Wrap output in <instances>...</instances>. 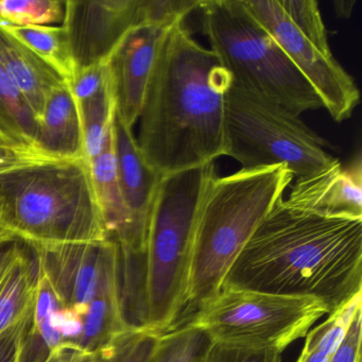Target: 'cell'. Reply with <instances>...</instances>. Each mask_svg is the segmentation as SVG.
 Returning <instances> with one entry per match:
<instances>
[{
    "label": "cell",
    "instance_id": "25",
    "mask_svg": "<svg viewBox=\"0 0 362 362\" xmlns=\"http://www.w3.org/2000/svg\"><path fill=\"white\" fill-rule=\"evenodd\" d=\"M209 343L201 330L185 323L162 334L158 351L150 362H192L206 353Z\"/></svg>",
    "mask_w": 362,
    "mask_h": 362
},
{
    "label": "cell",
    "instance_id": "36",
    "mask_svg": "<svg viewBox=\"0 0 362 362\" xmlns=\"http://www.w3.org/2000/svg\"><path fill=\"white\" fill-rule=\"evenodd\" d=\"M359 362H361V360H360V361H359Z\"/></svg>",
    "mask_w": 362,
    "mask_h": 362
},
{
    "label": "cell",
    "instance_id": "30",
    "mask_svg": "<svg viewBox=\"0 0 362 362\" xmlns=\"http://www.w3.org/2000/svg\"><path fill=\"white\" fill-rule=\"evenodd\" d=\"M26 245V243L21 239H14L0 245V285L20 257L21 254L24 252Z\"/></svg>",
    "mask_w": 362,
    "mask_h": 362
},
{
    "label": "cell",
    "instance_id": "34",
    "mask_svg": "<svg viewBox=\"0 0 362 362\" xmlns=\"http://www.w3.org/2000/svg\"><path fill=\"white\" fill-rule=\"evenodd\" d=\"M14 239L18 238L0 220V245H3L7 241L14 240Z\"/></svg>",
    "mask_w": 362,
    "mask_h": 362
},
{
    "label": "cell",
    "instance_id": "24",
    "mask_svg": "<svg viewBox=\"0 0 362 362\" xmlns=\"http://www.w3.org/2000/svg\"><path fill=\"white\" fill-rule=\"evenodd\" d=\"M65 1L0 0V22L14 26H48L63 23Z\"/></svg>",
    "mask_w": 362,
    "mask_h": 362
},
{
    "label": "cell",
    "instance_id": "22",
    "mask_svg": "<svg viewBox=\"0 0 362 362\" xmlns=\"http://www.w3.org/2000/svg\"><path fill=\"white\" fill-rule=\"evenodd\" d=\"M362 293L306 334L304 347L296 362H329L346 334L347 328L358 309L362 308Z\"/></svg>",
    "mask_w": 362,
    "mask_h": 362
},
{
    "label": "cell",
    "instance_id": "17",
    "mask_svg": "<svg viewBox=\"0 0 362 362\" xmlns=\"http://www.w3.org/2000/svg\"><path fill=\"white\" fill-rule=\"evenodd\" d=\"M62 317V303L37 264L35 306L23 340L20 362H45L54 349L64 346Z\"/></svg>",
    "mask_w": 362,
    "mask_h": 362
},
{
    "label": "cell",
    "instance_id": "5",
    "mask_svg": "<svg viewBox=\"0 0 362 362\" xmlns=\"http://www.w3.org/2000/svg\"><path fill=\"white\" fill-rule=\"evenodd\" d=\"M215 165L166 175L154 196L144 266L143 328L170 332L187 306L199 209Z\"/></svg>",
    "mask_w": 362,
    "mask_h": 362
},
{
    "label": "cell",
    "instance_id": "13",
    "mask_svg": "<svg viewBox=\"0 0 362 362\" xmlns=\"http://www.w3.org/2000/svg\"><path fill=\"white\" fill-rule=\"evenodd\" d=\"M285 202L293 209L329 218L362 219L361 153L343 167L336 162L296 177Z\"/></svg>",
    "mask_w": 362,
    "mask_h": 362
},
{
    "label": "cell",
    "instance_id": "11",
    "mask_svg": "<svg viewBox=\"0 0 362 362\" xmlns=\"http://www.w3.org/2000/svg\"><path fill=\"white\" fill-rule=\"evenodd\" d=\"M141 25H147L145 0L65 1L62 27L77 69L105 64L124 37Z\"/></svg>",
    "mask_w": 362,
    "mask_h": 362
},
{
    "label": "cell",
    "instance_id": "19",
    "mask_svg": "<svg viewBox=\"0 0 362 362\" xmlns=\"http://www.w3.org/2000/svg\"><path fill=\"white\" fill-rule=\"evenodd\" d=\"M37 284V255L27 245L0 285V336L33 313Z\"/></svg>",
    "mask_w": 362,
    "mask_h": 362
},
{
    "label": "cell",
    "instance_id": "7",
    "mask_svg": "<svg viewBox=\"0 0 362 362\" xmlns=\"http://www.w3.org/2000/svg\"><path fill=\"white\" fill-rule=\"evenodd\" d=\"M226 156L243 169L286 166L306 177L338 162L328 144L300 116L234 86L226 95Z\"/></svg>",
    "mask_w": 362,
    "mask_h": 362
},
{
    "label": "cell",
    "instance_id": "9",
    "mask_svg": "<svg viewBox=\"0 0 362 362\" xmlns=\"http://www.w3.org/2000/svg\"><path fill=\"white\" fill-rule=\"evenodd\" d=\"M243 4L313 86L332 119H349L359 105V90L332 54L317 1L243 0Z\"/></svg>",
    "mask_w": 362,
    "mask_h": 362
},
{
    "label": "cell",
    "instance_id": "8",
    "mask_svg": "<svg viewBox=\"0 0 362 362\" xmlns=\"http://www.w3.org/2000/svg\"><path fill=\"white\" fill-rule=\"evenodd\" d=\"M329 309L319 298L223 285L186 322L211 343L281 353L306 337Z\"/></svg>",
    "mask_w": 362,
    "mask_h": 362
},
{
    "label": "cell",
    "instance_id": "1",
    "mask_svg": "<svg viewBox=\"0 0 362 362\" xmlns=\"http://www.w3.org/2000/svg\"><path fill=\"white\" fill-rule=\"evenodd\" d=\"M228 71L184 22L165 35L139 115V150L160 177L226 156Z\"/></svg>",
    "mask_w": 362,
    "mask_h": 362
},
{
    "label": "cell",
    "instance_id": "29",
    "mask_svg": "<svg viewBox=\"0 0 362 362\" xmlns=\"http://www.w3.org/2000/svg\"><path fill=\"white\" fill-rule=\"evenodd\" d=\"M31 315L0 336V362H20L22 343Z\"/></svg>",
    "mask_w": 362,
    "mask_h": 362
},
{
    "label": "cell",
    "instance_id": "33",
    "mask_svg": "<svg viewBox=\"0 0 362 362\" xmlns=\"http://www.w3.org/2000/svg\"><path fill=\"white\" fill-rule=\"evenodd\" d=\"M355 1H334V6L337 13L343 18H349L351 16Z\"/></svg>",
    "mask_w": 362,
    "mask_h": 362
},
{
    "label": "cell",
    "instance_id": "6",
    "mask_svg": "<svg viewBox=\"0 0 362 362\" xmlns=\"http://www.w3.org/2000/svg\"><path fill=\"white\" fill-rule=\"evenodd\" d=\"M203 33L232 84L300 116L321 98L243 0H201Z\"/></svg>",
    "mask_w": 362,
    "mask_h": 362
},
{
    "label": "cell",
    "instance_id": "15",
    "mask_svg": "<svg viewBox=\"0 0 362 362\" xmlns=\"http://www.w3.org/2000/svg\"><path fill=\"white\" fill-rule=\"evenodd\" d=\"M37 145L50 160H86L79 109L67 82L47 97L37 120Z\"/></svg>",
    "mask_w": 362,
    "mask_h": 362
},
{
    "label": "cell",
    "instance_id": "32",
    "mask_svg": "<svg viewBox=\"0 0 362 362\" xmlns=\"http://www.w3.org/2000/svg\"><path fill=\"white\" fill-rule=\"evenodd\" d=\"M47 162V160H46ZM40 163L39 160H33L28 156L18 153L16 150L11 149L7 145L0 141V171L6 169L16 168L24 165Z\"/></svg>",
    "mask_w": 362,
    "mask_h": 362
},
{
    "label": "cell",
    "instance_id": "31",
    "mask_svg": "<svg viewBox=\"0 0 362 362\" xmlns=\"http://www.w3.org/2000/svg\"><path fill=\"white\" fill-rule=\"evenodd\" d=\"M94 353L61 346L54 349L45 362H92Z\"/></svg>",
    "mask_w": 362,
    "mask_h": 362
},
{
    "label": "cell",
    "instance_id": "10",
    "mask_svg": "<svg viewBox=\"0 0 362 362\" xmlns=\"http://www.w3.org/2000/svg\"><path fill=\"white\" fill-rule=\"evenodd\" d=\"M30 247L67 317L81 327L90 303L105 290L122 286L119 247L114 241Z\"/></svg>",
    "mask_w": 362,
    "mask_h": 362
},
{
    "label": "cell",
    "instance_id": "18",
    "mask_svg": "<svg viewBox=\"0 0 362 362\" xmlns=\"http://www.w3.org/2000/svg\"><path fill=\"white\" fill-rule=\"evenodd\" d=\"M37 135L33 109L0 62V141L33 160H50L37 149Z\"/></svg>",
    "mask_w": 362,
    "mask_h": 362
},
{
    "label": "cell",
    "instance_id": "23",
    "mask_svg": "<svg viewBox=\"0 0 362 362\" xmlns=\"http://www.w3.org/2000/svg\"><path fill=\"white\" fill-rule=\"evenodd\" d=\"M162 334L135 327L95 351L92 362H150Z\"/></svg>",
    "mask_w": 362,
    "mask_h": 362
},
{
    "label": "cell",
    "instance_id": "2",
    "mask_svg": "<svg viewBox=\"0 0 362 362\" xmlns=\"http://www.w3.org/2000/svg\"><path fill=\"white\" fill-rule=\"evenodd\" d=\"M223 285L319 298L330 315L362 293V219L300 211L283 197L260 222Z\"/></svg>",
    "mask_w": 362,
    "mask_h": 362
},
{
    "label": "cell",
    "instance_id": "12",
    "mask_svg": "<svg viewBox=\"0 0 362 362\" xmlns=\"http://www.w3.org/2000/svg\"><path fill=\"white\" fill-rule=\"evenodd\" d=\"M171 27H135L107 62L116 116L132 130L141 115L160 44Z\"/></svg>",
    "mask_w": 362,
    "mask_h": 362
},
{
    "label": "cell",
    "instance_id": "3",
    "mask_svg": "<svg viewBox=\"0 0 362 362\" xmlns=\"http://www.w3.org/2000/svg\"><path fill=\"white\" fill-rule=\"evenodd\" d=\"M0 220L29 245L110 240L84 158L0 171Z\"/></svg>",
    "mask_w": 362,
    "mask_h": 362
},
{
    "label": "cell",
    "instance_id": "21",
    "mask_svg": "<svg viewBox=\"0 0 362 362\" xmlns=\"http://www.w3.org/2000/svg\"><path fill=\"white\" fill-rule=\"evenodd\" d=\"M77 105L83 135L84 158L90 162L100 156L113 136L116 109L111 82L98 94Z\"/></svg>",
    "mask_w": 362,
    "mask_h": 362
},
{
    "label": "cell",
    "instance_id": "35",
    "mask_svg": "<svg viewBox=\"0 0 362 362\" xmlns=\"http://www.w3.org/2000/svg\"><path fill=\"white\" fill-rule=\"evenodd\" d=\"M192 362H205V354L201 356V357L197 358V359H194Z\"/></svg>",
    "mask_w": 362,
    "mask_h": 362
},
{
    "label": "cell",
    "instance_id": "4",
    "mask_svg": "<svg viewBox=\"0 0 362 362\" xmlns=\"http://www.w3.org/2000/svg\"><path fill=\"white\" fill-rule=\"evenodd\" d=\"M292 180L283 165L211 177L197 219L184 313L188 310L190 317L219 292L235 260Z\"/></svg>",
    "mask_w": 362,
    "mask_h": 362
},
{
    "label": "cell",
    "instance_id": "26",
    "mask_svg": "<svg viewBox=\"0 0 362 362\" xmlns=\"http://www.w3.org/2000/svg\"><path fill=\"white\" fill-rule=\"evenodd\" d=\"M205 362H281V353L209 343Z\"/></svg>",
    "mask_w": 362,
    "mask_h": 362
},
{
    "label": "cell",
    "instance_id": "16",
    "mask_svg": "<svg viewBox=\"0 0 362 362\" xmlns=\"http://www.w3.org/2000/svg\"><path fill=\"white\" fill-rule=\"evenodd\" d=\"M0 62L20 88L39 120L47 97L65 81L0 22Z\"/></svg>",
    "mask_w": 362,
    "mask_h": 362
},
{
    "label": "cell",
    "instance_id": "20",
    "mask_svg": "<svg viewBox=\"0 0 362 362\" xmlns=\"http://www.w3.org/2000/svg\"><path fill=\"white\" fill-rule=\"evenodd\" d=\"M1 24L67 83L73 80L77 69L66 31L62 26H14L3 22Z\"/></svg>",
    "mask_w": 362,
    "mask_h": 362
},
{
    "label": "cell",
    "instance_id": "27",
    "mask_svg": "<svg viewBox=\"0 0 362 362\" xmlns=\"http://www.w3.org/2000/svg\"><path fill=\"white\" fill-rule=\"evenodd\" d=\"M109 83V71L105 63L77 69L73 80L67 84L75 100L82 103L98 94Z\"/></svg>",
    "mask_w": 362,
    "mask_h": 362
},
{
    "label": "cell",
    "instance_id": "14",
    "mask_svg": "<svg viewBox=\"0 0 362 362\" xmlns=\"http://www.w3.org/2000/svg\"><path fill=\"white\" fill-rule=\"evenodd\" d=\"M113 134L120 189L135 232L146 247L150 211L163 177L148 166L132 129L128 128L116 115Z\"/></svg>",
    "mask_w": 362,
    "mask_h": 362
},
{
    "label": "cell",
    "instance_id": "28",
    "mask_svg": "<svg viewBox=\"0 0 362 362\" xmlns=\"http://www.w3.org/2000/svg\"><path fill=\"white\" fill-rule=\"evenodd\" d=\"M362 308L354 315L344 338L329 362H359L361 360Z\"/></svg>",
    "mask_w": 362,
    "mask_h": 362
}]
</instances>
